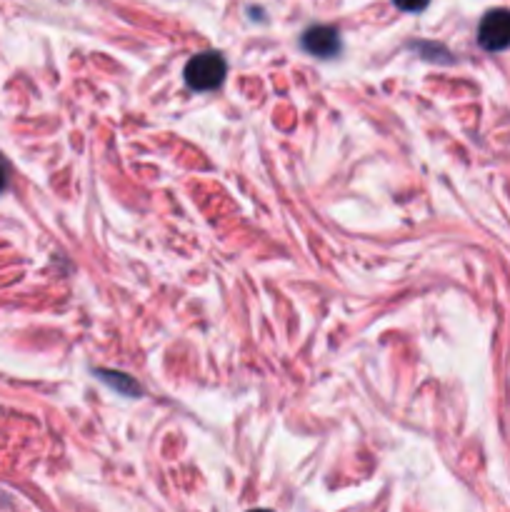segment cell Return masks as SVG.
<instances>
[{"label": "cell", "mask_w": 510, "mask_h": 512, "mask_svg": "<svg viewBox=\"0 0 510 512\" xmlns=\"http://www.w3.org/2000/svg\"><path fill=\"white\" fill-rule=\"evenodd\" d=\"M225 73H228V65H225L223 55L220 53H200L195 58L188 60L185 65V83L193 90H213L218 88L225 80Z\"/></svg>", "instance_id": "obj_1"}, {"label": "cell", "mask_w": 510, "mask_h": 512, "mask_svg": "<svg viewBox=\"0 0 510 512\" xmlns=\"http://www.w3.org/2000/svg\"><path fill=\"white\" fill-rule=\"evenodd\" d=\"M478 43L485 50L510 48V10H490L478 28Z\"/></svg>", "instance_id": "obj_2"}, {"label": "cell", "mask_w": 510, "mask_h": 512, "mask_svg": "<svg viewBox=\"0 0 510 512\" xmlns=\"http://www.w3.org/2000/svg\"><path fill=\"white\" fill-rule=\"evenodd\" d=\"M303 48L310 55H318V58H333V55L340 53L338 30L328 28V25H315V28L305 30Z\"/></svg>", "instance_id": "obj_3"}, {"label": "cell", "mask_w": 510, "mask_h": 512, "mask_svg": "<svg viewBox=\"0 0 510 512\" xmlns=\"http://www.w3.org/2000/svg\"><path fill=\"white\" fill-rule=\"evenodd\" d=\"M400 10H408V13H418V10L428 8L430 0H393Z\"/></svg>", "instance_id": "obj_4"}, {"label": "cell", "mask_w": 510, "mask_h": 512, "mask_svg": "<svg viewBox=\"0 0 510 512\" xmlns=\"http://www.w3.org/2000/svg\"><path fill=\"white\" fill-rule=\"evenodd\" d=\"M5 183H8V178H5V168H3V165H0V193H3V190H5Z\"/></svg>", "instance_id": "obj_5"}, {"label": "cell", "mask_w": 510, "mask_h": 512, "mask_svg": "<svg viewBox=\"0 0 510 512\" xmlns=\"http://www.w3.org/2000/svg\"><path fill=\"white\" fill-rule=\"evenodd\" d=\"M250 512H270V510H250Z\"/></svg>", "instance_id": "obj_6"}]
</instances>
